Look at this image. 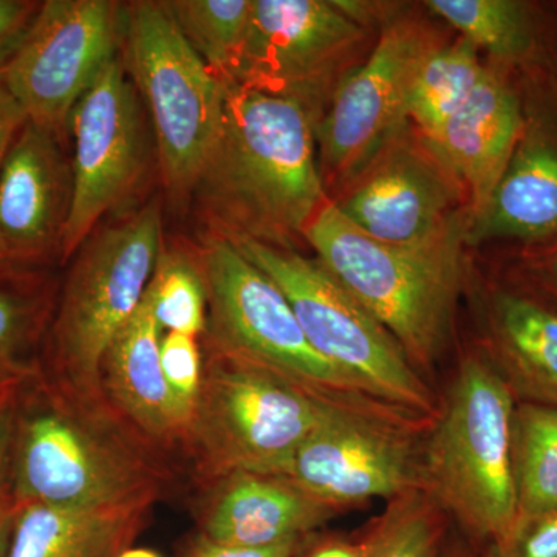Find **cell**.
Returning <instances> with one entry per match:
<instances>
[{
    "label": "cell",
    "mask_w": 557,
    "mask_h": 557,
    "mask_svg": "<svg viewBox=\"0 0 557 557\" xmlns=\"http://www.w3.org/2000/svg\"><path fill=\"white\" fill-rule=\"evenodd\" d=\"M194 190L230 239L273 244L304 234L325 205L306 106L295 95L228 84L219 138Z\"/></svg>",
    "instance_id": "obj_1"
},
{
    "label": "cell",
    "mask_w": 557,
    "mask_h": 557,
    "mask_svg": "<svg viewBox=\"0 0 557 557\" xmlns=\"http://www.w3.org/2000/svg\"><path fill=\"white\" fill-rule=\"evenodd\" d=\"M468 218L413 247L366 236L325 203L304 236L318 262L397 341L413 368L431 369L448 344L463 277Z\"/></svg>",
    "instance_id": "obj_2"
},
{
    "label": "cell",
    "mask_w": 557,
    "mask_h": 557,
    "mask_svg": "<svg viewBox=\"0 0 557 557\" xmlns=\"http://www.w3.org/2000/svg\"><path fill=\"white\" fill-rule=\"evenodd\" d=\"M518 399L487 355L460 362L421 448V487L469 536L504 541L518 520L512 421Z\"/></svg>",
    "instance_id": "obj_3"
},
{
    "label": "cell",
    "mask_w": 557,
    "mask_h": 557,
    "mask_svg": "<svg viewBox=\"0 0 557 557\" xmlns=\"http://www.w3.org/2000/svg\"><path fill=\"white\" fill-rule=\"evenodd\" d=\"M17 403L11 491L14 507L112 509L149 505L157 480L148 465L100 428L40 388Z\"/></svg>",
    "instance_id": "obj_4"
},
{
    "label": "cell",
    "mask_w": 557,
    "mask_h": 557,
    "mask_svg": "<svg viewBox=\"0 0 557 557\" xmlns=\"http://www.w3.org/2000/svg\"><path fill=\"white\" fill-rule=\"evenodd\" d=\"M335 405L347 403L322 397L220 348L203 370L189 437L218 474L282 478Z\"/></svg>",
    "instance_id": "obj_5"
},
{
    "label": "cell",
    "mask_w": 557,
    "mask_h": 557,
    "mask_svg": "<svg viewBox=\"0 0 557 557\" xmlns=\"http://www.w3.org/2000/svg\"><path fill=\"white\" fill-rule=\"evenodd\" d=\"M284 293L310 346L357 380L370 397L420 418L438 408L397 341L318 260L281 245L231 239Z\"/></svg>",
    "instance_id": "obj_6"
},
{
    "label": "cell",
    "mask_w": 557,
    "mask_h": 557,
    "mask_svg": "<svg viewBox=\"0 0 557 557\" xmlns=\"http://www.w3.org/2000/svg\"><path fill=\"white\" fill-rule=\"evenodd\" d=\"M161 247L159 205L90 236L75 255L53 327L54 358L70 391L97 397L113 341L138 310Z\"/></svg>",
    "instance_id": "obj_7"
},
{
    "label": "cell",
    "mask_w": 557,
    "mask_h": 557,
    "mask_svg": "<svg viewBox=\"0 0 557 557\" xmlns=\"http://www.w3.org/2000/svg\"><path fill=\"white\" fill-rule=\"evenodd\" d=\"M127 53L148 106L164 185L172 199L194 193L214 149L228 84L186 40L164 2L126 10Z\"/></svg>",
    "instance_id": "obj_8"
},
{
    "label": "cell",
    "mask_w": 557,
    "mask_h": 557,
    "mask_svg": "<svg viewBox=\"0 0 557 557\" xmlns=\"http://www.w3.org/2000/svg\"><path fill=\"white\" fill-rule=\"evenodd\" d=\"M200 271L220 348L347 405L392 408L310 346L282 289L230 237L205 240ZM395 409V408H392Z\"/></svg>",
    "instance_id": "obj_9"
},
{
    "label": "cell",
    "mask_w": 557,
    "mask_h": 557,
    "mask_svg": "<svg viewBox=\"0 0 557 557\" xmlns=\"http://www.w3.org/2000/svg\"><path fill=\"white\" fill-rule=\"evenodd\" d=\"M418 420L424 418L397 409L335 405L282 479L338 509L423 491L412 431Z\"/></svg>",
    "instance_id": "obj_10"
},
{
    "label": "cell",
    "mask_w": 557,
    "mask_h": 557,
    "mask_svg": "<svg viewBox=\"0 0 557 557\" xmlns=\"http://www.w3.org/2000/svg\"><path fill=\"white\" fill-rule=\"evenodd\" d=\"M123 7L110 0H49L13 57L7 83L28 121L64 138L79 98L116 60Z\"/></svg>",
    "instance_id": "obj_11"
},
{
    "label": "cell",
    "mask_w": 557,
    "mask_h": 557,
    "mask_svg": "<svg viewBox=\"0 0 557 557\" xmlns=\"http://www.w3.org/2000/svg\"><path fill=\"white\" fill-rule=\"evenodd\" d=\"M73 134L72 200L60 256L67 262L95 226L129 196L143 170V127L137 95L113 60L79 98L70 116Z\"/></svg>",
    "instance_id": "obj_12"
},
{
    "label": "cell",
    "mask_w": 557,
    "mask_h": 557,
    "mask_svg": "<svg viewBox=\"0 0 557 557\" xmlns=\"http://www.w3.org/2000/svg\"><path fill=\"white\" fill-rule=\"evenodd\" d=\"M434 44L410 21L391 22L361 67L341 81L319 126L325 166L341 175L368 168L408 119L410 84Z\"/></svg>",
    "instance_id": "obj_13"
},
{
    "label": "cell",
    "mask_w": 557,
    "mask_h": 557,
    "mask_svg": "<svg viewBox=\"0 0 557 557\" xmlns=\"http://www.w3.org/2000/svg\"><path fill=\"white\" fill-rule=\"evenodd\" d=\"M361 36V25L333 2L252 0L228 84L293 95L324 75Z\"/></svg>",
    "instance_id": "obj_14"
},
{
    "label": "cell",
    "mask_w": 557,
    "mask_h": 557,
    "mask_svg": "<svg viewBox=\"0 0 557 557\" xmlns=\"http://www.w3.org/2000/svg\"><path fill=\"white\" fill-rule=\"evenodd\" d=\"M72 200V170L61 139L28 121L0 170V244L11 267L58 249Z\"/></svg>",
    "instance_id": "obj_15"
},
{
    "label": "cell",
    "mask_w": 557,
    "mask_h": 557,
    "mask_svg": "<svg viewBox=\"0 0 557 557\" xmlns=\"http://www.w3.org/2000/svg\"><path fill=\"white\" fill-rule=\"evenodd\" d=\"M443 166L413 150H392L343 200L341 214L372 239L413 247L435 239L460 214Z\"/></svg>",
    "instance_id": "obj_16"
},
{
    "label": "cell",
    "mask_w": 557,
    "mask_h": 557,
    "mask_svg": "<svg viewBox=\"0 0 557 557\" xmlns=\"http://www.w3.org/2000/svg\"><path fill=\"white\" fill-rule=\"evenodd\" d=\"M523 120L518 97L485 70L469 100L429 139L450 177L467 186L471 215L490 200L519 148Z\"/></svg>",
    "instance_id": "obj_17"
},
{
    "label": "cell",
    "mask_w": 557,
    "mask_h": 557,
    "mask_svg": "<svg viewBox=\"0 0 557 557\" xmlns=\"http://www.w3.org/2000/svg\"><path fill=\"white\" fill-rule=\"evenodd\" d=\"M338 511L287 479L233 474L212 502L205 533L218 544L273 547L299 541Z\"/></svg>",
    "instance_id": "obj_18"
},
{
    "label": "cell",
    "mask_w": 557,
    "mask_h": 557,
    "mask_svg": "<svg viewBox=\"0 0 557 557\" xmlns=\"http://www.w3.org/2000/svg\"><path fill=\"white\" fill-rule=\"evenodd\" d=\"M160 332L145 295L106 355L101 386L146 437L174 442L189 435V424L161 369Z\"/></svg>",
    "instance_id": "obj_19"
},
{
    "label": "cell",
    "mask_w": 557,
    "mask_h": 557,
    "mask_svg": "<svg viewBox=\"0 0 557 557\" xmlns=\"http://www.w3.org/2000/svg\"><path fill=\"white\" fill-rule=\"evenodd\" d=\"M491 361L518 403L557 409V311L519 293L491 304Z\"/></svg>",
    "instance_id": "obj_20"
},
{
    "label": "cell",
    "mask_w": 557,
    "mask_h": 557,
    "mask_svg": "<svg viewBox=\"0 0 557 557\" xmlns=\"http://www.w3.org/2000/svg\"><path fill=\"white\" fill-rule=\"evenodd\" d=\"M557 233V149L520 146L482 211L469 215L467 242L542 239Z\"/></svg>",
    "instance_id": "obj_21"
},
{
    "label": "cell",
    "mask_w": 557,
    "mask_h": 557,
    "mask_svg": "<svg viewBox=\"0 0 557 557\" xmlns=\"http://www.w3.org/2000/svg\"><path fill=\"white\" fill-rule=\"evenodd\" d=\"M148 507H16L7 557H119Z\"/></svg>",
    "instance_id": "obj_22"
},
{
    "label": "cell",
    "mask_w": 557,
    "mask_h": 557,
    "mask_svg": "<svg viewBox=\"0 0 557 557\" xmlns=\"http://www.w3.org/2000/svg\"><path fill=\"white\" fill-rule=\"evenodd\" d=\"M512 469L518 520L556 511L557 409L518 403L512 421Z\"/></svg>",
    "instance_id": "obj_23"
},
{
    "label": "cell",
    "mask_w": 557,
    "mask_h": 557,
    "mask_svg": "<svg viewBox=\"0 0 557 557\" xmlns=\"http://www.w3.org/2000/svg\"><path fill=\"white\" fill-rule=\"evenodd\" d=\"M486 69L478 47L465 38L434 47L413 76L408 95V119L431 138L471 97Z\"/></svg>",
    "instance_id": "obj_24"
},
{
    "label": "cell",
    "mask_w": 557,
    "mask_h": 557,
    "mask_svg": "<svg viewBox=\"0 0 557 557\" xmlns=\"http://www.w3.org/2000/svg\"><path fill=\"white\" fill-rule=\"evenodd\" d=\"M164 5L201 60L228 84L247 35L252 0H174Z\"/></svg>",
    "instance_id": "obj_25"
},
{
    "label": "cell",
    "mask_w": 557,
    "mask_h": 557,
    "mask_svg": "<svg viewBox=\"0 0 557 557\" xmlns=\"http://www.w3.org/2000/svg\"><path fill=\"white\" fill-rule=\"evenodd\" d=\"M428 9L449 22L461 38L502 60H518L531 46L530 21L511 0H429Z\"/></svg>",
    "instance_id": "obj_26"
},
{
    "label": "cell",
    "mask_w": 557,
    "mask_h": 557,
    "mask_svg": "<svg viewBox=\"0 0 557 557\" xmlns=\"http://www.w3.org/2000/svg\"><path fill=\"white\" fill-rule=\"evenodd\" d=\"M443 509L417 490L394 498L362 544L366 557H437Z\"/></svg>",
    "instance_id": "obj_27"
},
{
    "label": "cell",
    "mask_w": 557,
    "mask_h": 557,
    "mask_svg": "<svg viewBox=\"0 0 557 557\" xmlns=\"http://www.w3.org/2000/svg\"><path fill=\"white\" fill-rule=\"evenodd\" d=\"M146 298L160 329L197 338L207 327L208 292L201 271L188 259H159Z\"/></svg>",
    "instance_id": "obj_28"
},
{
    "label": "cell",
    "mask_w": 557,
    "mask_h": 557,
    "mask_svg": "<svg viewBox=\"0 0 557 557\" xmlns=\"http://www.w3.org/2000/svg\"><path fill=\"white\" fill-rule=\"evenodd\" d=\"M46 302L36 289L0 284V383L27 376L24 358L38 336Z\"/></svg>",
    "instance_id": "obj_29"
},
{
    "label": "cell",
    "mask_w": 557,
    "mask_h": 557,
    "mask_svg": "<svg viewBox=\"0 0 557 557\" xmlns=\"http://www.w3.org/2000/svg\"><path fill=\"white\" fill-rule=\"evenodd\" d=\"M160 358L168 386L190 429L203 383V366L196 338L168 332L161 338Z\"/></svg>",
    "instance_id": "obj_30"
},
{
    "label": "cell",
    "mask_w": 557,
    "mask_h": 557,
    "mask_svg": "<svg viewBox=\"0 0 557 557\" xmlns=\"http://www.w3.org/2000/svg\"><path fill=\"white\" fill-rule=\"evenodd\" d=\"M485 557H557V509L518 520L504 541L487 545Z\"/></svg>",
    "instance_id": "obj_31"
},
{
    "label": "cell",
    "mask_w": 557,
    "mask_h": 557,
    "mask_svg": "<svg viewBox=\"0 0 557 557\" xmlns=\"http://www.w3.org/2000/svg\"><path fill=\"white\" fill-rule=\"evenodd\" d=\"M40 3L30 0H0V67L9 62L32 27Z\"/></svg>",
    "instance_id": "obj_32"
},
{
    "label": "cell",
    "mask_w": 557,
    "mask_h": 557,
    "mask_svg": "<svg viewBox=\"0 0 557 557\" xmlns=\"http://www.w3.org/2000/svg\"><path fill=\"white\" fill-rule=\"evenodd\" d=\"M17 403H20V384L0 392V504L11 500L7 494V483L10 478Z\"/></svg>",
    "instance_id": "obj_33"
},
{
    "label": "cell",
    "mask_w": 557,
    "mask_h": 557,
    "mask_svg": "<svg viewBox=\"0 0 557 557\" xmlns=\"http://www.w3.org/2000/svg\"><path fill=\"white\" fill-rule=\"evenodd\" d=\"M27 123V113L11 91L5 73L0 67V170L9 156L11 146L14 145Z\"/></svg>",
    "instance_id": "obj_34"
},
{
    "label": "cell",
    "mask_w": 557,
    "mask_h": 557,
    "mask_svg": "<svg viewBox=\"0 0 557 557\" xmlns=\"http://www.w3.org/2000/svg\"><path fill=\"white\" fill-rule=\"evenodd\" d=\"M299 541L285 542L273 547H236V545L218 544V542H201L193 557H293Z\"/></svg>",
    "instance_id": "obj_35"
},
{
    "label": "cell",
    "mask_w": 557,
    "mask_h": 557,
    "mask_svg": "<svg viewBox=\"0 0 557 557\" xmlns=\"http://www.w3.org/2000/svg\"><path fill=\"white\" fill-rule=\"evenodd\" d=\"M14 512H16V507L13 502L7 500L0 504V557H7V552H9Z\"/></svg>",
    "instance_id": "obj_36"
},
{
    "label": "cell",
    "mask_w": 557,
    "mask_h": 557,
    "mask_svg": "<svg viewBox=\"0 0 557 557\" xmlns=\"http://www.w3.org/2000/svg\"><path fill=\"white\" fill-rule=\"evenodd\" d=\"M310 557H366L364 544H330L319 548Z\"/></svg>",
    "instance_id": "obj_37"
},
{
    "label": "cell",
    "mask_w": 557,
    "mask_h": 557,
    "mask_svg": "<svg viewBox=\"0 0 557 557\" xmlns=\"http://www.w3.org/2000/svg\"><path fill=\"white\" fill-rule=\"evenodd\" d=\"M541 271L549 287L557 293V252L547 262L542 263Z\"/></svg>",
    "instance_id": "obj_38"
},
{
    "label": "cell",
    "mask_w": 557,
    "mask_h": 557,
    "mask_svg": "<svg viewBox=\"0 0 557 557\" xmlns=\"http://www.w3.org/2000/svg\"><path fill=\"white\" fill-rule=\"evenodd\" d=\"M119 557H160L157 555L156 552H152V549H146V548H131V549H124L123 553Z\"/></svg>",
    "instance_id": "obj_39"
},
{
    "label": "cell",
    "mask_w": 557,
    "mask_h": 557,
    "mask_svg": "<svg viewBox=\"0 0 557 557\" xmlns=\"http://www.w3.org/2000/svg\"><path fill=\"white\" fill-rule=\"evenodd\" d=\"M11 267L9 256H7L5 248L0 244V270L9 269Z\"/></svg>",
    "instance_id": "obj_40"
},
{
    "label": "cell",
    "mask_w": 557,
    "mask_h": 557,
    "mask_svg": "<svg viewBox=\"0 0 557 557\" xmlns=\"http://www.w3.org/2000/svg\"><path fill=\"white\" fill-rule=\"evenodd\" d=\"M16 384H21V383H13V384L0 383V392L5 391V388H9L11 386H16Z\"/></svg>",
    "instance_id": "obj_41"
}]
</instances>
